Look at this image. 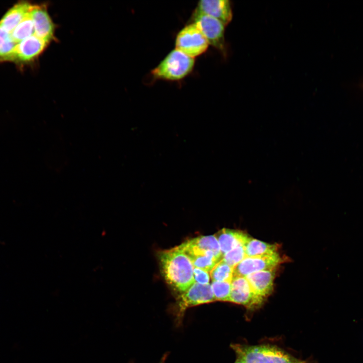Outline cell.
Returning <instances> with one entry per match:
<instances>
[{
	"mask_svg": "<svg viewBox=\"0 0 363 363\" xmlns=\"http://www.w3.org/2000/svg\"><path fill=\"white\" fill-rule=\"evenodd\" d=\"M159 260L162 275L174 290L183 293L195 282L194 267L179 246L160 252Z\"/></svg>",
	"mask_w": 363,
	"mask_h": 363,
	"instance_id": "cell-1",
	"label": "cell"
},
{
	"mask_svg": "<svg viewBox=\"0 0 363 363\" xmlns=\"http://www.w3.org/2000/svg\"><path fill=\"white\" fill-rule=\"evenodd\" d=\"M194 65V58L174 49L151 71V74L154 80L178 81L188 76Z\"/></svg>",
	"mask_w": 363,
	"mask_h": 363,
	"instance_id": "cell-2",
	"label": "cell"
},
{
	"mask_svg": "<svg viewBox=\"0 0 363 363\" xmlns=\"http://www.w3.org/2000/svg\"><path fill=\"white\" fill-rule=\"evenodd\" d=\"M232 347L245 363H304L274 346L234 344Z\"/></svg>",
	"mask_w": 363,
	"mask_h": 363,
	"instance_id": "cell-3",
	"label": "cell"
},
{
	"mask_svg": "<svg viewBox=\"0 0 363 363\" xmlns=\"http://www.w3.org/2000/svg\"><path fill=\"white\" fill-rule=\"evenodd\" d=\"M209 45L204 35L193 23L181 29L175 38V49L193 58L205 52Z\"/></svg>",
	"mask_w": 363,
	"mask_h": 363,
	"instance_id": "cell-4",
	"label": "cell"
},
{
	"mask_svg": "<svg viewBox=\"0 0 363 363\" xmlns=\"http://www.w3.org/2000/svg\"><path fill=\"white\" fill-rule=\"evenodd\" d=\"M200 29L212 45L225 55L226 53L224 38L225 25L220 21L210 16L195 10L192 16V22Z\"/></svg>",
	"mask_w": 363,
	"mask_h": 363,
	"instance_id": "cell-5",
	"label": "cell"
},
{
	"mask_svg": "<svg viewBox=\"0 0 363 363\" xmlns=\"http://www.w3.org/2000/svg\"><path fill=\"white\" fill-rule=\"evenodd\" d=\"M215 301L211 285L195 282L178 298V316L182 317L189 308Z\"/></svg>",
	"mask_w": 363,
	"mask_h": 363,
	"instance_id": "cell-6",
	"label": "cell"
},
{
	"mask_svg": "<svg viewBox=\"0 0 363 363\" xmlns=\"http://www.w3.org/2000/svg\"><path fill=\"white\" fill-rule=\"evenodd\" d=\"M283 261L277 253L272 255L246 257L234 268L233 276L246 277L252 273L277 268Z\"/></svg>",
	"mask_w": 363,
	"mask_h": 363,
	"instance_id": "cell-7",
	"label": "cell"
},
{
	"mask_svg": "<svg viewBox=\"0 0 363 363\" xmlns=\"http://www.w3.org/2000/svg\"><path fill=\"white\" fill-rule=\"evenodd\" d=\"M231 286L230 302L250 309L257 307L263 302L254 293L246 277L233 276Z\"/></svg>",
	"mask_w": 363,
	"mask_h": 363,
	"instance_id": "cell-8",
	"label": "cell"
},
{
	"mask_svg": "<svg viewBox=\"0 0 363 363\" xmlns=\"http://www.w3.org/2000/svg\"><path fill=\"white\" fill-rule=\"evenodd\" d=\"M276 270L258 271L246 276L254 293L263 301L273 290Z\"/></svg>",
	"mask_w": 363,
	"mask_h": 363,
	"instance_id": "cell-9",
	"label": "cell"
},
{
	"mask_svg": "<svg viewBox=\"0 0 363 363\" xmlns=\"http://www.w3.org/2000/svg\"><path fill=\"white\" fill-rule=\"evenodd\" d=\"M195 10L216 18L225 26L232 18L231 5L228 0H201Z\"/></svg>",
	"mask_w": 363,
	"mask_h": 363,
	"instance_id": "cell-10",
	"label": "cell"
},
{
	"mask_svg": "<svg viewBox=\"0 0 363 363\" xmlns=\"http://www.w3.org/2000/svg\"><path fill=\"white\" fill-rule=\"evenodd\" d=\"M47 43L33 34L16 44L13 60L30 61L42 52Z\"/></svg>",
	"mask_w": 363,
	"mask_h": 363,
	"instance_id": "cell-11",
	"label": "cell"
},
{
	"mask_svg": "<svg viewBox=\"0 0 363 363\" xmlns=\"http://www.w3.org/2000/svg\"><path fill=\"white\" fill-rule=\"evenodd\" d=\"M30 15L34 25V35L48 43L53 37L54 26L45 8L32 6Z\"/></svg>",
	"mask_w": 363,
	"mask_h": 363,
	"instance_id": "cell-12",
	"label": "cell"
},
{
	"mask_svg": "<svg viewBox=\"0 0 363 363\" xmlns=\"http://www.w3.org/2000/svg\"><path fill=\"white\" fill-rule=\"evenodd\" d=\"M214 235L218 240L222 256L237 246L244 245L250 237L242 231L225 228L218 231Z\"/></svg>",
	"mask_w": 363,
	"mask_h": 363,
	"instance_id": "cell-13",
	"label": "cell"
},
{
	"mask_svg": "<svg viewBox=\"0 0 363 363\" xmlns=\"http://www.w3.org/2000/svg\"><path fill=\"white\" fill-rule=\"evenodd\" d=\"M32 5L21 2L14 6L0 20V26L11 33L18 25L29 14Z\"/></svg>",
	"mask_w": 363,
	"mask_h": 363,
	"instance_id": "cell-14",
	"label": "cell"
},
{
	"mask_svg": "<svg viewBox=\"0 0 363 363\" xmlns=\"http://www.w3.org/2000/svg\"><path fill=\"white\" fill-rule=\"evenodd\" d=\"M246 257L269 255L277 253L278 245L270 244L251 237L244 244Z\"/></svg>",
	"mask_w": 363,
	"mask_h": 363,
	"instance_id": "cell-15",
	"label": "cell"
},
{
	"mask_svg": "<svg viewBox=\"0 0 363 363\" xmlns=\"http://www.w3.org/2000/svg\"><path fill=\"white\" fill-rule=\"evenodd\" d=\"M186 242L189 245L203 250L213 252L216 257L222 259V255L220 251L218 240L214 235H201L190 239Z\"/></svg>",
	"mask_w": 363,
	"mask_h": 363,
	"instance_id": "cell-16",
	"label": "cell"
},
{
	"mask_svg": "<svg viewBox=\"0 0 363 363\" xmlns=\"http://www.w3.org/2000/svg\"><path fill=\"white\" fill-rule=\"evenodd\" d=\"M17 44L13 39L11 33L0 26V60H13Z\"/></svg>",
	"mask_w": 363,
	"mask_h": 363,
	"instance_id": "cell-17",
	"label": "cell"
},
{
	"mask_svg": "<svg viewBox=\"0 0 363 363\" xmlns=\"http://www.w3.org/2000/svg\"><path fill=\"white\" fill-rule=\"evenodd\" d=\"M34 32V25L30 12L29 14L11 33V35L14 41L18 43L33 35Z\"/></svg>",
	"mask_w": 363,
	"mask_h": 363,
	"instance_id": "cell-18",
	"label": "cell"
},
{
	"mask_svg": "<svg viewBox=\"0 0 363 363\" xmlns=\"http://www.w3.org/2000/svg\"><path fill=\"white\" fill-rule=\"evenodd\" d=\"M234 268L222 259L210 271V276L214 281H230L233 276Z\"/></svg>",
	"mask_w": 363,
	"mask_h": 363,
	"instance_id": "cell-19",
	"label": "cell"
},
{
	"mask_svg": "<svg viewBox=\"0 0 363 363\" xmlns=\"http://www.w3.org/2000/svg\"><path fill=\"white\" fill-rule=\"evenodd\" d=\"M210 285L215 300L229 301L231 290V282L212 281Z\"/></svg>",
	"mask_w": 363,
	"mask_h": 363,
	"instance_id": "cell-20",
	"label": "cell"
},
{
	"mask_svg": "<svg viewBox=\"0 0 363 363\" xmlns=\"http://www.w3.org/2000/svg\"><path fill=\"white\" fill-rule=\"evenodd\" d=\"M246 257L244 245H240L225 254L222 260L234 268Z\"/></svg>",
	"mask_w": 363,
	"mask_h": 363,
	"instance_id": "cell-21",
	"label": "cell"
},
{
	"mask_svg": "<svg viewBox=\"0 0 363 363\" xmlns=\"http://www.w3.org/2000/svg\"><path fill=\"white\" fill-rule=\"evenodd\" d=\"M193 273L195 282L203 285L209 284L210 276L209 272L202 269L194 267Z\"/></svg>",
	"mask_w": 363,
	"mask_h": 363,
	"instance_id": "cell-22",
	"label": "cell"
},
{
	"mask_svg": "<svg viewBox=\"0 0 363 363\" xmlns=\"http://www.w3.org/2000/svg\"><path fill=\"white\" fill-rule=\"evenodd\" d=\"M235 363H245V362H244L243 361L238 359Z\"/></svg>",
	"mask_w": 363,
	"mask_h": 363,
	"instance_id": "cell-23",
	"label": "cell"
}]
</instances>
